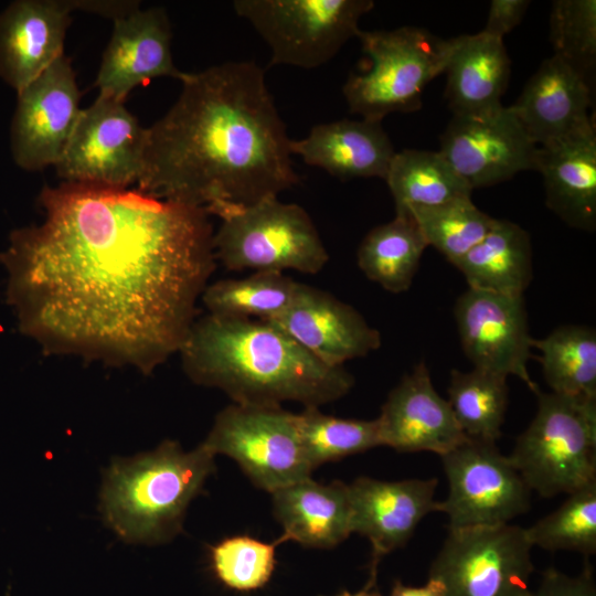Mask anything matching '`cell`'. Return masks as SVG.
<instances>
[{"mask_svg": "<svg viewBox=\"0 0 596 596\" xmlns=\"http://www.w3.org/2000/svg\"><path fill=\"white\" fill-rule=\"evenodd\" d=\"M532 546L596 553V481L567 494L553 512L525 529Z\"/></svg>", "mask_w": 596, "mask_h": 596, "instance_id": "34", "label": "cell"}, {"mask_svg": "<svg viewBox=\"0 0 596 596\" xmlns=\"http://www.w3.org/2000/svg\"><path fill=\"white\" fill-rule=\"evenodd\" d=\"M272 496L274 515L284 528L281 543L331 549L353 533L349 487L341 481L323 485L310 477Z\"/></svg>", "mask_w": 596, "mask_h": 596, "instance_id": "24", "label": "cell"}, {"mask_svg": "<svg viewBox=\"0 0 596 596\" xmlns=\"http://www.w3.org/2000/svg\"><path fill=\"white\" fill-rule=\"evenodd\" d=\"M460 344L473 368L508 377L514 375L536 393L528 372L533 338L523 295H502L468 288L455 305Z\"/></svg>", "mask_w": 596, "mask_h": 596, "instance_id": "14", "label": "cell"}, {"mask_svg": "<svg viewBox=\"0 0 596 596\" xmlns=\"http://www.w3.org/2000/svg\"><path fill=\"white\" fill-rule=\"evenodd\" d=\"M299 286L284 273L254 272L244 278L209 284L201 300L212 316L268 321L290 306Z\"/></svg>", "mask_w": 596, "mask_h": 596, "instance_id": "30", "label": "cell"}, {"mask_svg": "<svg viewBox=\"0 0 596 596\" xmlns=\"http://www.w3.org/2000/svg\"><path fill=\"white\" fill-rule=\"evenodd\" d=\"M511 62L503 40L482 31L456 38L444 74L445 96L455 116H481L503 107Z\"/></svg>", "mask_w": 596, "mask_h": 596, "instance_id": "25", "label": "cell"}, {"mask_svg": "<svg viewBox=\"0 0 596 596\" xmlns=\"http://www.w3.org/2000/svg\"><path fill=\"white\" fill-rule=\"evenodd\" d=\"M454 266L471 289L523 295L533 275L530 235L511 221L494 219L487 235Z\"/></svg>", "mask_w": 596, "mask_h": 596, "instance_id": "26", "label": "cell"}, {"mask_svg": "<svg viewBox=\"0 0 596 596\" xmlns=\"http://www.w3.org/2000/svg\"><path fill=\"white\" fill-rule=\"evenodd\" d=\"M440 458L448 494L439 511L449 529L507 524L530 508V488L494 441L467 437Z\"/></svg>", "mask_w": 596, "mask_h": 596, "instance_id": "11", "label": "cell"}, {"mask_svg": "<svg viewBox=\"0 0 596 596\" xmlns=\"http://www.w3.org/2000/svg\"><path fill=\"white\" fill-rule=\"evenodd\" d=\"M550 41L554 55L587 79V74L595 67L596 61V1H553Z\"/></svg>", "mask_w": 596, "mask_h": 596, "instance_id": "35", "label": "cell"}, {"mask_svg": "<svg viewBox=\"0 0 596 596\" xmlns=\"http://www.w3.org/2000/svg\"><path fill=\"white\" fill-rule=\"evenodd\" d=\"M81 92L63 54L18 92L10 143L17 166L39 171L56 166L78 120Z\"/></svg>", "mask_w": 596, "mask_h": 596, "instance_id": "13", "label": "cell"}, {"mask_svg": "<svg viewBox=\"0 0 596 596\" xmlns=\"http://www.w3.org/2000/svg\"><path fill=\"white\" fill-rule=\"evenodd\" d=\"M214 456L203 444L185 451L167 439L155 450L114 458L104 471L99 496L104 522L127 543L172 540L182 531L190 502L214 471Z\"/></svg>", "mask_w": 596, "mask_h": 596, "instance_id": "4", "label": "cell"}, {"mask_svg": "<svg viewBox=\"0 0 596 596\" xmlns=\"http://www.w3.org/2000/svg\"><path fill=\"white\" fill-rule=\"evenodd\" d=\"M535 394V416L509 456L530 490L551 498L596 481V398Z\"/></svg>", "mask_w": 596, "mask_h": 596, "instance_id": "7", "label": "cell"}, {"mask_svg": "<svg viewBox=\"0 0 596 596\" xmlns=\"http://www.w3.org/2000/svg\"><path fill=\"white\" fill-rule=\"evenodd\" d=\"M337 596H382L381 593L375 588V585H369L366 584L363 589L356 592V593H350L348 590H343Z\"/></svg>", "mask_w": 596, "mask_h": 596, "instance_id": "41", "label": "cell"}, {"mask_svg": "<svg viewBox=\"0 0 596 596\" xmlns=\"http://www.w3.org/2000/svg\"><path fill=\"white\" fill-rule=\"evenodd\" d=\"M234 459L252 482L270 493L310 478L297 414L281 406L231 404L215 417L202 443Z\"/></svg>", "mask_w": 596, "mask_h": 596, "instance_id": "9", "label": "cell"}, {"mask_svg": "<svg viewBox=\"0 0 596 596\" xmlns=\"http://www.w3.org/2000/svg\"><path fill=\"white\" fill-rule=\"evenodd\" d=\"M330 365L364 358L381 347V333L352 306L300 283L290 306L268 320Z\"/></svg>", "mask_w": 596, "mask_h": 596, "instance_id": "18", "label": "cell"}, {"mask_svg": "<svg viewBox=\"0 0 596 596\" xmlns=\"http://www.w3.org/2000/svg\"><path fill=\"white\" fill-rule=\"evenodd\" d=\"M543 376L553 393L596 398V332L582 324L554 329L533 340Z\"/></svg>", "mask_w": 596, "mask_h": 596, "instance_id": "29", "label": "cell"}, {"mask_svg": "<svg viewBox=\"0 0 596 596\" xmlns=\"http://www.w3.org/2000/svg\"><path fill=\"white\" fill-rule=\"evenodd\" d=\"M532 544L518 525L449 529L428 577L446 596H531Z\"/></svg>", "mask_w": 596, "mask_h": 596, "instance_id": "10", "label": "cell"}, {"mask_svg": "<svg viewBox=\"0 0 596 596\" xmlns=\"http://www.w3.org/2000/svg\"><path fill=\"white\" fill-rule=\"evenodd\" d=\"M75 10L99 14L113 21L140 7L139 1L73 0Z\"/></svg>", "mask_w": 596, "mask_h": 596, "instance_id": "39", "label": "cell"}, {"mask_svg": "<svg viewBox=\"0 0 596 596\" xmlns=\"http://www.w3.org/2000/svg\"><path fill=\"white\" fill-rule=\"evenodd\" d=\"M530 1L492 0L482 32L503 40V36L521 23Z\"/></svg>", "mask_w": 596, "mask_h": 596, "instance_id": "38", "label": "cell"}, {"mask_svg": "<svg viewBox=\"0 0 596 596\" xmlns=\"http://www.w3.org/2000/svg\"><path fill=\"white\" fill-rule=\"evenodd\" d=\"M95 79L99 94L125 102L130 92L157 77L181 81L173 63L171 26L162 7H140L114 21Z\"/></svg>", "mask_w": 596, "mask_h": 596, "instance_id": "16", "label": "cell"}, {"mask_svg": "<svg viewBox=\"0 0 596 596\" xmlns=\"http://www.w3.org/2000/svg\"><path fill=\"white\" fill-rule=\"evenodd\" d=\"M427 246L409 211L395 209L392 221L375 226L362 240L358 266L383 289L403 292L411 287Z\"/></svg>", "mask_w": 596, "mask_h": 596, "instance_id": "27", "label": "cell"}, {"mask_svg": "<svg viewBox=\"0 0 596 596\" xmlns=\"http://www.w3.org/2000/svg\"><path fill=\"white\" fill-rule=\"evenodd\" d=\"M147 128L125 102L98 94L82 109L55 166L63 182L128 189L143 167Z\"/></svg>", "mask_w": 596, "mask_h": 596, "instance_id": "12", "label": "cell"}, {"mask_svg": "<svg viewBox=\"0 0 596 596\" xmlns=\"http://www.w3.org/2000/svg\"><path fill=\"white\" fill-rule=\"evenodd\" d=\"M587 79L557 55L542 62L511 109L529 138L545 147L595 130Z\"/></svg>", "mask_w": 596, "mask_h": 596, "instance_id": "20", "label": "cell"}, {"mask_svg": "<svg viewBox=\"0 0 596 596\" xmlns=\"http://www.w3.org/2000/svg\"><path fill=\"white\" fill-rule=\"evenodd\" d=\"M248 535L222 540L210 547L211 564L216 577L227 587L249 592L265 586L270 579L276 560V546Z\"/></svg>", "mask_w": 596, "mask_h": 596, "instance_id": "36", "label": "cell"}, {"mask_svg": "<svg viewBox=\"0 0 596 596\" xmlns=\"http://www.w3.org/2000/svg\"><path fill=\"white\" fill-rule=\"evenodd\" d=\"M297 418L301 444L312 469L382 446L376 418H339L323 414L319 407H305Z\"/></svg>", "mask_w": 596, "mask_h": 596, "instance_id": "33", "label": "cell"}, {"mask_svg": "<svg viewBox=\"0 0 596 596\" xmlns=\"http://www.w3.org/2000/svg\"><path fill=\"white\" fill-rule=\"evenodd\" d=\"M390 596H446V590L440 581L428 577L424 586L412 587L395 581Z\"/></svg>", "mask_w": 596, "mask_h": 596, "instance_id": "40", "label": "cell"}, {"mask_svg": "<svg viewBox=\"0 0 596 596\" xmlns=\"http://www.w3.org/2000/svg\"><path fill=\"white\" fill-rule=\"evenodd\" d=\"M73 0H17L0 13V77L21 91L64 54Z\"/></svg>", "mask_w": 596, "mask_h": 596, "instance_id": "21", "label": "cell"}, {"mask_svg": "<svg viewBox=\"0 0 596 596\" xmlns=\"http://www.w3.org/2000/svg\"><path fill=\"white\" fill-rule=\"evenodd\" d=\"M0 252L20 331L47 354L150 374L178 354L215 268L204 207L62 182Z\"/></svg>", "mask_w": 596, "mask_h": 596, "instance_id": "1", "label": "cell"}, {"mask_svg": "<svg viewBox=\"0 0 596 596\" xmlns=\"http://www.w3.org/2000/svg\"><path fill=\"white\" fill-rule=\"evenodd\" d=\"M531 596H596L593 568L587 564L578 575L570 576L551 567Z\"/></svg>", "mask_w": 596, "mask_h": 596, "instance_id": "37", "label": "cell"}, {"mask_svg": "<svg viewBox=\"0 0 596 596\" xmlns=\"http://www.w3.org/2000/svg\"><path fill=\"white\" fill-rule=\"evenodd\" d=\"M372 0H236L235 13L245 19L270 49L268 66L306 70L333 58L356 36L360 19Z\"/></svg>", "mask_w": 596, "mask_h": 596, "instance_id": "8", "label": "cell"}, {"mask_svg": "<svg viewBox=\"0 0 596 596\" xmlns=\"http://www.w3.org/2000/svg\"><path fill=\"white\" fill-rule=\"evenodd\" d=\"M356 38L370 66L350 74L342 93L350 113L374 121L419 109L424 88L444 74L456 44V38L440 39L416 26L360 30Z\"/></svg>", "mask_w": 596, "mask_h": 596, "instance_id": "5", "label": "cell"}, {"mask_svg": "<svg viewBox=\"0 0 596 596\" xmlns=\"http://www.w3.org/2000/svg\"><path fill=\"white\" fill-rule=\"evenodd\" d=\"M382 121L340 119L313 126L299 140L290 141L292 155L306 164L326 170L341 180L381 178L385 180L395 155Z\"/></svg>", "mask_w": 596, "mask_h": 596, "instance_id": "22", "label": "cell"}, {"mask_svg": "<svg viewBox=\"0 0 596 596\" xmlns=\"http://www.w3.org/2000/svg\"><path fill=\"white\" fill-rule=\"evenodd\" d=\"M395 209L430 206L473 191L439 151L404 149L395 152L385 177Z\"/></svg>", "mask_w": 596, "mask_h": 596, "instance_id": "28", "label": "cell"}, {"mask_svg": "<svg viewBox=\"0 0 596 596\" xmlns=\"http://www.w3.org/2000/svg\"><path fill=\"white\" fill-rule=\"evenodd\" d=\"M195 384L224 392L235 404L305 407L334 402L352 389L343 365H330L270 322L206 315L195 319L179 353Z\"/></svg>", "mask_w": 596, "mask_h": 596, "instance_id": "3", "label": "cell"}, {"mask_svg": "<svg viewBox=\"0 0 596 596\" xmlns=\"http://www.w3.org/2000/svg\"><path fill=\"white\" fill-rule=\"evenodd\" d=\"M543 177L545 202L568 226L596 227V132L539 147L536 167Z\"/></svg>", "mask_w": 596, "mask_h": 596, "instance_id": "23", "label": "cell"}, {"mask_svg": "<svg viewBox=\"0 0 596 596\" xmlns=\"http://www.w3.org/2000/svg\"><path fill=\"white\" fill-rule=\"evenodd\" d=\"M402 209L409 211L427 245L435 247L453 265L487 235L494 221L479 210L471 198Z\"/></svg>", "mask_w": 596, "mask_h": 596, "instance_id": "32", "label": "cell"}, {"mask_svg": "<svg viewBox=\"0 0 596 596\" xmlns=\"http://www.w3.org/2000/svg\"><path fill=\"white\" fill-rule=\"evenodd\" d=\"M207 212L221 219L213 249L216 262L226 269H291L315 275L329 260L315 223L298 204L274 196L252 205L223 204Z\"/></svg>", "mask_w": 596, "mask_h": 596, "instance_id": "6", "label": "cell"}, {"mask_svg": "<svg viewBox=\"0 0 596 596\" xmlns=\"http://www.w3.org/2000/svg\"><path fill=\"white\" fill-rule=\"evenodd\" d=\"M437 485L436 478L382 481L369 477L348 485L352 531L365 536L372 546L368 584L375 585L381 558L404 546L428 513L439 511Z\"/></svg>", "mask_w": 596, "mask_h": 596, "instance_id": "17", "label": "cell"}, {"mask_svg": "<svg viewBox=\"0 0 596 596\" xmlns=\"http://www.w3.org/2000/svg\"><path fill=\"white\" fill-rule=\"evenodd\" d=\"M538 151L510 106L481 116L453 115L439 149L472 190L535 170Z\"/></svg>", "mask_w": 596, "mask_h": 596, "instance_id": "15", "label": "cell"}, {"mask_svg": "<svg viewBox=\"0 0 596 596\" xmlns=\"http://www.w3.org/2000/svg\"><path fill=\"white\" fill-rule=\"evenodd\" d=\"M507 379L476 368L451 371L447 401L467 437L499 439L508 407Z\"/></svg>", "mask_w": 596, "mask_h": 596, "instance_id": "31", "label": "cell"}, {"mask_svg": "<svg viewBox=\"0 0 596 596\" xmlns=\"http://www.w3.org/2000/svg\"><path fill=\"white\" fill-rule=\"evenodd\" d=\"M382 446L439 456L461 444V430L447 400L435 390L424 361L389 393L376 418Z\"/></svg>", "mask_w": 596, "mask_h": 596, "instance_id": "19", "label": "cell"}, {"mask_svg": "<svg viewBox=\"0 0 596 596\" xmlns=\"http://www.w3.org/2000/svg\"><path fill=\"white\" fill-rule=\"evenodd\" d=\"M180 82L172 107L147 128L139 191L209 211L252 205L300 182L260 66L226 62Z\"/></svg>", "mask_w": 596, "mask_h": 596, "instance_id": "2", "label": "cell"}]
</instances>
